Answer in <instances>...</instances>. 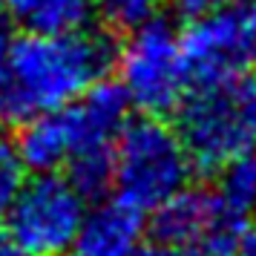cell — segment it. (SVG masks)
Here are the masks:
<instances>
[{
    "label": "cell",
    "instance_id": "obj_7",
    "mask_svg": "<svg viewBox=\"0 0 256 256\" xmlns=\"http://www.w3.org/2000/svg\"><path fill=\"white\" fill-rule=\"evenodd\" d=\"M190 78L244 75L256 66V0H230L198 14L182 32Z\"/></svg>",
    "mask_w": 256,
    "mask_h": 256
},
{
    "label": "cell",
    "instance_id": "obj_11",
    "mask_svg": "<svg viewBox=\"0 0 256 256\" xmlns=\"http://www.w3.org/2000/svg\"><path fill=\"white\" fill-rule=\"evenodd\" d=\"M3 9L24 32L58 35L90 24L92 0H3Z\"/></svg>",
    "mask_w": 256,
    "mask_h": 256
},
{
    "label": "cell",
    "instance_id": "obj_2",
    "mask_svg": "<svg viewBox=\"0 0 256 256\" xmlns=\"http://www.w3.org/2000/svg\"><path fill=\"white\" fill-rule=\"evenodd\" d=\"M176 132L193 167L208 173L256 152V78L244 72L193 81L176 106Z\"/></svg>",
    "mask_w": 256,
    "mask_h": 256
},
{
    "label": "cell",
    "instance_id": "obj_4",
    "mask_svg": "<svg viewBox=\"0 0 256 256\" xmlns=\"http://www.w3.org/2000/svg\"><path fill=\"white\" fill-rule=\"evenodd\" d=\"M66 132V178L84 196H101L112 184V152L130 121V101L118 84L98 81L60 106Z\"/></svg>",
    "mask_w": 256,
    "mask_h": 256
},
{
    "label": "cell",
    "instance_id": "obj_16",
    "mask_svg": "<svg viewBox=\"0 0 256 256\" xmlns=\"http://www.w3.org/2000/svg\"><path fill=\"white\" fill-rule=\"evenodd\" d=\"M230 256H256V228H244Z\"/></svg>",
    "mask_w": 256,
    "mask_h": 256
},
{
    "label": "cell",
    "instance_id": "obj_14",
    "mask_svg": "<svg viewBox=\"0 0 256 256\" xmlns=\"http://www.w3.org/2000/svg\"><path fill=\"white\" fill-rule=\"evenodd\" d=\"M20 182H24V164L18 158L14 141H9L6 136H0V230H3L9 204H12Z\"/></svg>",
    "mask_w": 256,
    "mask_h": 256
},
{
    "label": "cell",
    "instance_id": "obj_13",
    "mask_svg": "<svg viewBox=\"0 0 256 256\" xmlns=\"http://www.w3.org/2000/svg\"><path fill=\"white\" fill-rule=\"evenodd\" d=\"M170 0H92V12H98L116 29H136L167 9Z\"/></svg>",
    "mask_w": 256,
    "mask_h": 256
},
{
    "label": "cell",
    "instance_id": "obj_20",
    "mask_svg": "<svg viewBox=\"0 0 256 256\" xmlns=\"http://www.w3.org/2000/svg\"><path fill=\"white\" fill-rule=\"evenodd\" d=\"M0 9H3V0H0Z\"/></svg>",
    "mask_w": 256,
    "mask_h": 256
},
{
    "label": "cell",
    "instance_id": "obj_15",
    "mask_svg": "<svg viewBox=\"0 0 256 256\" xmlns=\"http://www.w3.org/2000/svg\"><path fill=\"white\" fill-rule=\"evenodd\" d=\"M224 3H230V0H176V6H178V12L184 14L187 20H193L198 14H208L213 9H219Z\"/></svg>",
    "mask_w": 256,
    "mask_h": 256
},
{
    "label": "cell",
    "instance_id": "obj_6",
    "mask_svg": "<svg viewBox=\"0 0 256 256\" xmlns=\"http://www.w3.org/2000/svg\"><path fill=\"white\" fill-rule=\"evenodd\" d=\"M86 196L64 173H35L20 182L3 228L9 242L35 256H64L72 250Z\"/></svg>",
    "mask_w": 256,
    "mask_h": 256
},
{
    "label": "cell",
    "instance_id": "obj_8",
    "mask_svg": "<svg viewBox=\"0 0 256 256\" xmlns=\"http://www.w3.org/2000/svg\"><path fill=\"white\" fill-rule=\"evenodd\" d=\"M244 228V222L222 210L213 190L184 187L152 210V233L158 244L193 256H230Z\"/></svg>",
    "mask_w": 256,
    "mask_h": 256
},
{
    "label": "cell",
    "instance_id": "obj_18",
    "mask_svg": "<svg viewBox=\"0 0 256 256\" xmlns=\"http://www.w3.org/2000/svg\"><path fill=\"white\" fill-rule=\"evenodd\" d=\"M0 256H35V254H29V250H24V248H18L14 242H0Z\"/></svg>",
    "mask_w": 256,
    "mask_h": 256
},
{
    "label": "cell",
    "instance_id": "obj_3",
    "mask_svg": "<svg viewBox=\"0 0 256 256\" xmlns=\"http://www.w3.org/2000/svg\"><path fill=\"white\" fill-rule=\"evenodd\" d=\"M193 162L176 127L158 116H144L121 130L112 152V184L118 198L141 213H152L190 184Z\"/></svg>",
    "mask_w": 256,
    "mask_h": 256
},
{
    "label": "cell",
    "instance_id": "obj_10",
    "mask_svg": "<svg viewBox=\"0 0 256 256\" xmlns=\"http://www.w3.org/2000/svg\"><path fill=\"white\" fill-rule=\"evenodd\" d=\"M14 150L24 170H32V173H55L58 167H64L70 147H66V132H64L58 110L24 121Z\"/></svg>",
    "mask_w": 256,
    "mask_h": 256
},
{
    "label": "cell",
    "instance_id": "obj_17",
    "mask_svg": "<svg viewBox=\"0 0 256 256\" xmlns=\"http://www.w3.org/2000/svg\"><path fill=\"white\" fill-rule=\"evenodd\" d=\"M132 256H193V254L176 250V248H167V244H141Z\"/></svg>",
    "mask_w": 256,
    "mask_h": 256
},
{
    "label": "cell",
    "instance_id": "obj_12",
    "mask_svg": "<svg viewBox=\"0 0 256 256\" xmlns=\"http://www.w3.org/2000/svg\"><path fill=\"white\" fill-rule=\"evenodd\" d=\"M216 173H219V182L213 190L216 202L224 213L248 224L256 213V152L233 158Z\"/></svg>",
    "mask_w": 256,
    "mask_h": 256
},
{
    "label": "cell",
    "instance_id": "obj_5",
    "mask_svg": "<svg viewBox=\"0 0 256 256\" xmlns=\"http://www.w3.org/2000/svg\"><path fill=\"white\" fill-rule=\"evenodd\" d=\"M112 66L118 70V86L130 106L144 116L173 112L190 86V72L182 52V32H176L162 14L130 29L124 44L116 49Z\"/></svg>",
    "mask_w": 256,
    "mask_h": 256
},
{
    "label": "cell",
    "instance_id": "obj_19",
    "mask_svg": "<svg viewBox=\"0 0 256 256\" xmlns=\"http://www.w3.org/2000/svg\"><path fill=\"white\" fill-rule=\"evenodd\" d=\"M9 35H6V26H0V70H3V60H6V52H9Z\"/></svg>",
    "mask_w": 256,
    "mask_h": 256
},
{
    "label": "cell",
    "instance_id": "obj_9",
    "mask_svg": "<svg viewBox=\"0 0 256 256\" xmlns=\"http://www.w3.org/2000/svg\"><path fill=\"white\" fill-rule=\"evenodd\" d=\"M144 242V213L121 198L86 208L75 236V256H132Z\"/></svg>",
    "mask_w": 256,
    "mask_h": 256
},
{
    "label": "cell",
    "instance_id": "obj_1",
    "mask_svg": "<svg viewBox=\"0 0 256 256\" xmlns=\"http://www.w3.org/2000/svg\"><path fill=\"white\" fill-rule=\"evenodd\" d=\"M116 44L101 29H70L58 35L26 32L9 44L0 70V121L24 124L60 110L104 81L112 70Z\"/></svg>",
    "mask_w": 256,
    "mask_h": 256
}]
</instances>
